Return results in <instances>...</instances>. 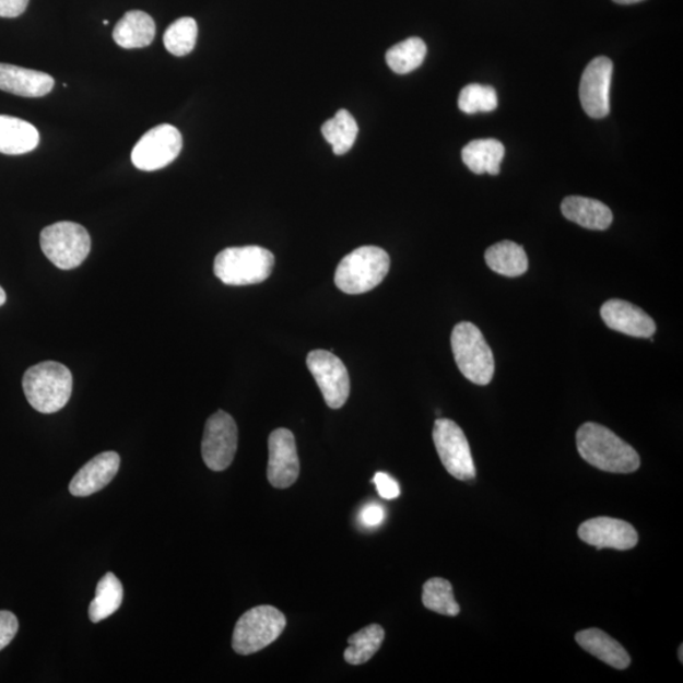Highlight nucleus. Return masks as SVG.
I'll return each mask as SVG.
<instances>
[{"label":"nucleus","instance_id":"nucleus-1","mask_svg":"<svg viewBox=\"0 0 683 683\" xmlns=\"http://www.w3.org/2000/svg\"><path fill=\"white\" fill-rule=\"evenodd\" d=\"M578 452L593 468L613 473H631L640 468L636 449L598 423H585L576 433Z\"/></svg>","mask_w":683,"mask_h":683},{"label":"nucleus","instance_id":"nucleus-2","mask_svg":"<svg viewBox=\"0 0 683 683\" xmlns=\"http://www.w3.org/2000/svg\"><path fill=\"white\" fill-rule=\"evenodd\" d=\"M22 387L32 408L38 413L54 414L69 403L72 375L67 366L45 361L24 373Z\"/></svg>","mask_w":683,"mask_h":683},{"label":"nucleus","instance_id":"nucleus-3","mask_svg":"<svg viewBox=\"0 0 683 683\" xmlns=\"http://www.w3.org/2000/svg\"><path fill=\"white\" fill-rule=\"evenodd\" d=\"M389 270L387 251L376 246H363L343 257L335 270L334 283L345 294H365L380 285Z\"/></svg>","mask_w":683,"mask_h":683},{"label":"nucleus","instance_id":"nucleus-4","mask_svg":"<svg viewBox=\"0 0 683 683\" xmlns=\"http://www.w3.org/2000/svg\"><path fill=\"white\" fill-rule=\"evenodd\" d=\"M275 257L260 246L229 247L215 257L214 273L223 284L245 286L269 279Z\"/></svg>","mask_w":683,"mask_h":683},{"label":"nucleus","instance_id":"nucleus-5","mask_svg":"<svg viewBox=\"0 0 683 683\" xmlns=\"http://www.w3.org/2000/svg\"><path fill=\"white\" fill-rule=\"evenodd\" d=\"M451 344L458 368L466 379L476 385H488L495 373V360L480 329L462 321L454 328Z\"/></svg>","mask_w":683,"mask_h":683},{"label":"nucleus","instance_id":"nucleus-6","mask_svg":"<svg viewBox=\"0 0 683 683\" xmlns=\"http://www.w3.org/2000/svg\"><path fill=\"white\" fill-rule=\"evenodd\" d=\"M285 626L286 617L279 609L270 605L252 608L238 619L232 647L240 656L260 652L283 634Z\"/></svg>","mask_w":683,"mask_h":683},{"label":"nucleus","instance_id":"nucleus-7","mask_svg":"<svg viewBox=\"0 0 683 683\" xmlns=\"http://www.w3.org/2000/svg\"><path fill=\"white\" fill-rule=\"evenodd\" d=\"M39 244L47 259L61 270L80 267L92 248L90 233L74 222H59L44 228Z\"/></svg>","mask_w":683,"mask_h":683},{"label":"nucleus","instance_id":"nucleus-8","mask_svg":"<svg viewBox=\"0 0 683 683\" xmlns=\"http://www.w3.org/2000/svg\"><path fill=\"white\" fill-rule=\"evenodd\" d=\"M433 440L449 475L461 481L475 479V463L460 425L451 420H437L434 423Z\"/></svg>","mask_w":683,"mask_h":683},{"label":"nucleus","instance_id":"nucleus-9","mask_svg":"<svg viewBox=\"0 0 683 683\" xmlns=\"http://www.w3.org/2000/svg\"><path fill=\"white\" fill-rule=\"evenodd\" d=\"M182 149V136L172 125H160L141 137L132 151V164L142 172H156L170 165Z\"/></svg>","mask_w":683,"mask_h":683},{"label":"nucleus","instance_id":"nucleus-10","mask_svg":"<svg viewBox=\"0 0 683 683\" xmlns=\"http://www.w3.org/2000/svg\"><path fill=\"white\" fill-rule=\"evenodd\" d=\"M237 447V424L228 413L219 410L209 417L204 429L202 456L208 469L216 472L228 469Z\"/></svg>","mask_w":683,"mask_h":683},{"label":"nucleus","instance_id":"nucleus-11","mask_svg":"<svg viewBox=\"0 0 683 683\" xmlns=\"http://www.w3.org/2000/svg\"><path fill=\"white\" fill-rule=\"evenodd\" d=\"M307 365L327 405L342 408L351 391L350 375L342 361L333 352L316 350L309 353Z\"/></svg>","mask_w":683,"mask_h":683},{"label":"nucleus","instance_id":"nucleus-12","mask_svg":"<svg viewBox=\"0 0 683 683\" xmlns=\"http://www.w3.org/2000/svg\"><path fill=\"white\" fill-rule=\"evenodd\" d=\"M613 62L600 56L586 67L580 83V101L585 114L591 118H605L610 114V84L613 78Z\"/></svg>","mask_w":683,"mask_h":683},{"label":"nucleus","instance_id":"nucleus-13","mask_svg":"<svg viewBox=\"0 0 683 683\" xmlns=\"http://www.w3.org/2000/svg\"><path fill=\"white\" fill-rule=\"evenodd\" d=\"M301 473L294 434L285 428L273 431L269 437L268 479L271 486L287 488Z\"/></svg>","mask_w":683,"mask_h":683},{"label":"nucleus","instance_id":"nucleus-14","mask_svg":"<svg viewBox=\"0 0 683 683\" xmlns=\"http://www.w3.org/2000/svg\"><path fill=\"white\" fill-rule=\"evenodd\" d=\"M581 541L597 546L598 550L610 549L628 551L638 544L637 530L626 521L608 517L593 518L578 528Z\"/></svg>","mask_w":683,"mask_h":683},{"label":"nucleus","instance_id":"nucleus-15","mask_svg":"<svg viewBox=\"0 0 683 683\" xmlns=\"http://www.w3.org/2000/svg\"><path fill=\"white\" fill-rule=\"evenodd\" d=\"M600 315L604 323L619 333L652 339L656 323L645 310L629 302L612 299L602 305Z\"/></svg>","mask_w":683,"mask_h":683},{"label":"nucleus","instance_id":"nucleus-16","mask_svg":"<svg viewBox=\"0 0 683 683\" xmlns=\"http://www.w3.org/2000/svg\"><path fill=\"white\" fill-rule=\"evenodd\" d=\"M119 466L120 457L117 452L95 456L72 478L69 486L71 495L85 497L101 492L117 476Z\"/></svg>","mask_w":683,"mask_h":683},{"label":"nucleus","instance_id":"nucleus-17","mask_svg":"<svg viewBox=\"0 0 683 683\" xmlns=\"http://www.w3.org/2000/svg\"><path fill=\"white\" fill-rule=\"evenodd\" d=\"M55 80L46 72L0 63V91L24 98H42L50 94Z\"/></svg>","mask_w":683,"mask_h":683},{"label":"nucleus","instance_id":"nucleus-18","mask_svg":"<svg viewBox=\"0 0 683 683\" xmlns=\"http://www.w3.org/2000/svg\"><path fill=\"white\" fill-rule=\"evenodd\" d=\"M561 211L568 221L591 231H605L613 223L610 208L590 198L567 197L561 204Z\"/></svg>","mask_w":683,"mask_h":683},{"label":"nucleus","instance_id":"nucleus-19","mask_svg":"<svg viewBox=\"0 0 683 683\" xmlns=\"http://www.w3.org/2000/svg\"><path fill=\"white\" fill-rule=\"evenodd\" d=\"M39 133L27 120L0 116V154L17 156L36 150Z\"/></svg>","mask_w":683,"mask_h":683},{"label":"nucleus","instance_id":"nucleus-20","mask_svg":"<svg viewBox=\"0 0 683 683\" xmlns=\"http://www.w3.org/2000/svg\"><path fill=\"white\" fill-rule=\"evenodd\" d=\"M155 36L154 19L142 11L127 12L114 31L115 43L127 50L148 47L154 43Z\"/></svg>","mask_w":683,"mask_h":683},{"label":"nucleus","instance_id":"nucleus-21","mask_svg":"<svg viewBox=\"0 0 683 683\" xmlns=\"http://www.w3.org/2000/svg\"><path fill=\"white\" fill-rule=\"evenodd\" d=\"M578 645L600 661L612 666L616 670H625L631 666V656L621 643H617L605 632L600 629H586L576 634Z\"/></svg>","mask_w":683,"mask_h":683},{"label":"nucleus","instance_id":"nucleus-22","mask_svg":"<svg viewBox=\"0 0 683 683\" xmlns=\"http://www.w3.org/2000/svg\"><path fill=\"white\" fill-rule=\"evenodd\" d=\"M504 156V144L494 139L472 141L462 150L464 165L478 175H499Z\"/></svg>","mask_w":683,"mask_h":683},{"label":"nucleus","instance_id":"nucleus-23","mask_svg":"<svg viewBox=\"0 0 683 683\" xmlns=\"http://www.w3.org/2000/svg\"><path fill=\"white\" fill-rule=\"evenodd\" d=\"M485 260L490 269L506 278L523 275L529 267L523 246L513 243V240H502V243L488 247L485 252Z\"/></svg>","mask_w":683,"mask_h":683},{"label":"nucleus","instance_id":"nucleus-24","mask_svg":"<svg viewBox=\"0 0 683 683\" xmlns=\"http://www.w3.org/2000/svg\"><path fill=\"white\" fill-rule=\"evenodd\" d=\"M123 586L114 574H107L96 585L95 598L90 605V617L93 623L114 615L122 605Z\"/></svg>","mask_w":683,"mask_h":683},{"label":"nucleus","instance_id":"nucleus-25","mask_svg":"<svg viewBox=\"0 0 683 683\" xmlns=\"http://www.w3.org/2000/svg\"><path fill=\"white\" fill-rule=\"evenodd\" d=\"M326 141L331 144L335 155H344L352 149L357 139L358 126L349 110L341 109L335 116L321 126Z\"/></svg>","mask_w":683,"mask_h":683},{"label":"nucleus","instance_id":"nucleus-26","mask_svg":"<svg viewBox=\"0 0 683 683\" xmlns=\"http://www.w3.org/2000/svg\"><path fill=\"white\" fill-rule=\"evenodd\" d=\"M385 639V632L379 624H372L366 628L352 634L349 638V648L344 650L345 662L358 666L372 660L380 649Z\"/></svg>","mask_w":683,"mask_h":683},{"label":"nucleus","instance_id":"nucleus-27","mask_svg":"<svg viewBox=\"0 0 683 683\" xmlns=\"http://www.w3.org/2000/svg\"><path fill=\"white\" fill-rule=\"evenodd\" d=\"M427 55V45L420 37H410L392 46L387 52L389 68L399 75L409 74L420 68Z\"/></svg>","mask_w":683,"mask_h":683},{"label":"nucleus","instance_id":"nucleus-28","mask_svg":"<svg viewBox=\"0 0 683 683\" xmlns=\"http://www.w3.org/2000/svg\"><path fill=\"white\" fill-rule=\"evenodd\" d=\"M422 601L425 608L440 615L456 616L461 612L455 599L452 585L445 578L433 577L425 582Z\"/></svg>","mask_w":683,"mask_h":683},{"label":"nucleus","instance_id":"nucleus-29","mask_svg":"<svg viewBox=\"0 0 683 683\" xmlns=\"http://www.w3.org/2000/svg\"><path fill=\"white\" fill-rule=\"evenodd\" d=\"M198 39V24L195 19L175 21L164 35L166 50L174 56H185L195 50Z\"/></svg>","mask_w":683,"mask_h":683},{"label":"nucleus","instance_id":"nucleus-30","mask_svg":"<svg viewBox=\"0 0 683 683\" xmlns=\"http://www.w3.org/2000/svg\"><path fill=\"white\" fill-rule=\"evenodd\" d=\"M458 108L466 115L493 111L497 108V94L493 86L470 84L458 96Z\"/></svg>","mask_w":683,"mask_h":683},{"label":"nucleus","instance_id":"nucleus-31","mask_svg":"<svg viewBox=\"0 0 683 683\" xmlns=\"http://www.w3.org/2000/svg\"><path fill=\"white\" fill-rule=\"evenodd\" d=\"M19 628L17 616L7 610H0V650L11 645Z\"/></svg>","mask_w":683,"mask_h":683},{"label":"nucleus","instance_id":"nucleus-32","mask_svg":"<svg viewBox=\"0 0 683 683\" xmlns=\"http://www.w3.org/2000/svg\"><path fill=\"white\" fill-rule=\"evenodd\" d=\"M374 484L376 485L377 493H379L384 499L392 501L400 496L398 481L389 476L388 473L377 472L374 478Z\"/></svg>","mask_w":683,"mask_h":683},{"label":"nucleus","instance_id":"nucleus-33","mask_svg":"<svg viewBox=\"0 0 683 683\" xmlns=\"http://www.w3.org/2000/svg\"><path fill=\"white\" fill-rule=\"evenodd\" d=\"M30 0H0V17H20L27 10Z\"/></svg>","mask_w":683,"mask_h":683},{"label":"nucleus","instance_id":"nucleus-34","mask_svg":"<svg viewBox=\"0 0 683 683\" xmlns=\"http://www.w3.org/2000/svg\"><path fill=\"white\" fill-rule=\"evenodd\" d=\"M385 520V510L382 506L377 504L367 505L366 508L361 511V521L368 528L379 527Z\"/></svg>","mask_w":683,"mask_h":683},{"label":"nucleus","instance_id":"nucleus-35","mask_svg":"<svg viewBox=\"0 0 683 683\" xmlns=\"http://www.w3.org/2000/svg\"><path fill=\"white\" fill-rule=\"evenodd\" d=\"M617 4H636L643 2V0H613Z\"/></svg>","mask_w":683,"mask_h":683},{"label":"nucleus","instance_id":"nucleus-36","mask_svg":"<svg viewBox=\"0 0 683 683\" xmlns=\"http://www.w3.org/2000/svg\"><path fill=\"white\" fill-rule=\"evenodd\" d=\"M7 302V294L4 292V288L2 286H0V307H2V305H4Z\"/></svg>","mask_w":683,"mask_h":683},{"label":"nucleus","instance_id":"nucleus-37","mask_svg":"<svg viewBox=\"0 0 683 683\" xmlns=\"http://www.w3.org/2000/svg\"><path fill=\"white\" fill-rule=\"evenodd\" d=\"M682 650H683V647L681 646V647H680V653H679V656H680V662H681V663L683 662V658H682V657H683V656H682Z\"/></svg>","mask_w":683,"mask_h":683},{"label":"nucleus","instance_id":"nucleus-38","mask_svg":"<svg viewBox=\"0 0 683 683\" xmlns=\"http://www.w3.org/2000/svg\"><path fill=\"white\" fill-rule=\"evenodd\" d=\"M103 23L106 24V26H108L109 21H104Z\"/></svg>","mask_w":683,"mask_h":683}]
</instances>
